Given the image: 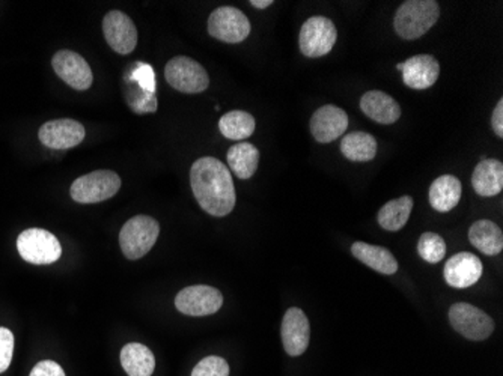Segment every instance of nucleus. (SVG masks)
Wrapping results in <instances>:
<instances>
[{
	"instance_id": "obj_13",
	"label": "nucleus",
	"mask_w": 503,
	"mask_h": 376,
	"mask_svg": "<svg viewBox=\"0 0 503 376\" xmlns=\"http://www.w3.org/2000/svg\"><path fill=\"white\" fill-rule=\"evenodd\" d=\"M87 130L74 120L49 121L38 131L40 142L50 149H69L85 140Z\"/></svg>"
},
{
	"instance_id": "obj_32",
	"label": "nucleus",
	"mask_w": 503,
	"mask_h": 376,
	"mask_svg": "<svg viewBox=\"0 0 503 376\" xmlns=\"http://www.w3.org/2000/svg\"><path fill=\"white\" fill-rule=\"evenodd\" d=\"M14 354V336L5 327H0V373L10 367Z\"/></svg>"
},
{
	"instance_id": "obj_28",
	"label": "nucleus",
	"mask_w": 503,
	"mask_h": 376,
	"mask_svg": "<svg viewBox=\"0 0 503 376\" xmlns=\"http://www.w3.org/2000/svg\"><path fill=\"white\" fill-rule=\"evenodd\" d=\"M417 252H419L424 261L430 262V264H439L446 255V244H444V239L440 235L425 232L419 238Z\"/></svg>"
},
{
	"instance_id": "obj_5",
	"label": "nucleus",
	"mask_w": 503,
	"mask_h": 376,
	"mask_svg": "<svg viewBox=\"0 0 503 376\" xmlns=\"http://www.w3.org/2000/svg\"><path fill=\"white\" fill-rule=\"evenodd\" d=\"M17 250L24 261L33 265H49L59 259L62 247L55 235L44 229H28L17 238Z\"/></svg>"
},
{
	"instance_id": "obj_6",
	"label": "nucleus",
	"mask_w": 503,
	"mask_h": 376,
	"mask_svg": "<svg viewBox=\"0 0 503 376\" xmlns=\"http://www.w3.org/2000/svg\"><path fill=\"white\" fill-rule=\"evenodd\" d=\"M166 82L183 94H201L210 85V77L199 62L187 56H177L165 68Z\"/></svg>"
},
{
	"instance_id": "obj_9",
	"label": "nucleus",
	"mask_w": 503,
	"mask_h": 376,
	"mask_svg": "<svg viewBox=\"0 0 503 376\" xmlns=\"http://www.w3.org/2000/svg\"><path fill=\"white\" fill-rule=\"evenodd\" d=\"M449 322L453 330L464 336L466 339L475 342L489 339L494 331L493 319L471 304H453V308L449 309Z\"/></svg>"
},
{
	"instance_id": "obj_12",
	"label": "nucleus",
	"mask_w": 503,
	"mask_h": 376,
	"mask_svg": "<svg viewBox=\"0 0 503 376\" xmlns=\"http://www.w3.org/2000/svg\"><path fill=\"white\" fill-rule=\"evenodd\" d=\"M51 65L58 77L76 91H87L94 82L92 69L82 56L71 50H60L53 56Z\"/></svg>"
},
{
	"instance_id": "obj_10",
	"label": "nucleus",
	"mask_w": 503,
	"mask_h": 376,
	"mask_svg": "<svg viewBox=\"0 0 503 376\" xmlns=\"http://www.w3.org/2000/svg\"><path fill=\"white\" fill-rule=\"evenodd\" d=\"M224 304V295L211 286H188L175 299V308L187 317H208L219 312Z\"/></svg>"
},
{
	"instance_id": "obj_11",
	"label": "nucleus",
	"mask_w": 503,
	"mask_h": 376,
	"mask_svg": "<svg viewBox=\"0 0 503 376\" xmlns=\"http://www.w3.org/2000/svg\"><path fill=\"white\" fill-rule=\"evenodd\" d=\"M103 32L112 50L130 55L138 46V29L133 20L121 11H110L103 20Z\"/></svg>"
},
{
	"instance_id": "obj_30",
	"label": "nucleus",
	"mask_w": 503,
	"mask_h": 376,
	"mask_svg": "<svg viewBox=\"0 0 503 376\" xmlns=\"http://www.w3.org/2000/svg\"><path fill=\"white\" fill-rule=\"evenodd\" d=\"M127 100H129L130 107H132L138 115L152 113V112H156L157 107H159L156 94L142 91L141 87H139L138 91H132V95H127Z\"/></svg>"
},
{
	"instance_id": "obj_2",
	"label": "nucleus",
	"mask_w": 503,
	"mask_h": 376,
	"mask_svg": "<svg viewBox=\"0 0 503 376\" xmlns=\"http://www.w3.org/2000/svg\"><path fill=\"white\" fill-rule=\"evenodd\" d=\"M439 4L434 0H407L395 14V32L403 40H417L439 20Z\"/></svg>"
},
{
	"instance_id": "obj_1",
	"label": "nucleus",
	"mask_w": 503,
	"mask_h": 376,
	"mask_svg": "<svg viewBox=\"0 0 503 376\" xmlns=\"http://www.w3.org/2000/svg\"><path fill=\"white\" fill-rule=\"evenodd\" d=\"M190 184L199 207L210 216L224 217L235 207L233 175L215 157L195 161L190 169Z\"/></svg>"
},
{
	"instance_id": "obj_14",
	"label": "nucleus",
	"mask_w": 503,
	"mask_h": 376,
	"mask_svg": "<svg viewBox=\"0 0 503 376\" xmlns=\"http://www.w3.org/2000/svg\"><path fill=\"white\" fill-rule=\"evenodd\" d=\"M280 335L285 351L291 357L302 355L306 351L311 339V326L302 309L291 308L287 310Z\"/></svg>"
},
{
	"instance_id": "obj_31",
	"label": "nucleus",
	"mask_w": 503,
	"mask_h": 376,
	"mask_svg": "<svg viewBox=\"0 0 503 376\" xmlns=\"http://www.w3.org/2000/svg\"><path fill=\"white\" fill-rule=\"evenodd\" d=\"M132 82H136L142 91L151 92L156 94L157 83L156 74L152 69L151 65L143 64V62H136L133 68H132Z\"/></svg>"
},
{
	"instance_id": "obj_21",
	"label": "nucleus",
	"mask_w": 503,
	"mask_h": 376,
	"mask_svg": "<svg viewBox=\"0 0 503 376\" xmlns=\"http://www.w3.org/2000/svg\"><path fill=\"white\" fill-rule=\"evenodd\" d=\"M460 199H462V183L457 176L444 175L431 184L430 203L435 211H453L460 202Z\"/></svg>"
},
{
	"instance_id": "obj_24",
	"label": "nucleus",
	"mask_w": 503,
	"mask_h": 376,
	"mask_svg": "<svg viewBox=\"0 0 503 376\" xmlns=\"http://www.w3.org/2000/svg\"><path fill=\"white\" fill-rule=\"evenodd\" d=\"M229 169L240 179H249L257 172L260 165V151L252 143L240 142L229 148Z\"/></svg>"
},
{
	"instance_id": "obj_16",
	"label": "nucleus",
	"mask_w": 503,
	"mask_h": 376,
	"mask_svg": "<svg viewBox=\"0 0 503 376\" xmlns=\"http://www.w3.org/2000/svg\"><path fill=\"white\" fill-rule=\"evenodd\" d=\"M348 129V115L343 109L327 104L311 118V133L316 142L330 143L341 138Z\"/></svg>"
},
{
	"instance_id": "obj_7",
	"label": "nucleus",
	"mask_w": 503,
	"mask_h": 376,
	"mask_svg": "<svg viewBox=\"0 0 503 376\" xmlns=\"http://www.w3.org/2000/svg\"><path fill=\"white\" fill-rule=\"evenodd\" d=\"M338 40V31L327 17L316 15L307 19L300 29L298 46L306 58H321L332 51Z\"/></svg>"
},
{
	"instance_id": "obj_3",
	"label": "nucleus",
	"mask_w": 503,
	"mask_h": 376,
	"mask_svg": "<svg viewBox=\"0 0 503 376\" xmlns=\"http://www.w3.org/2000/svg\"><path fill=\"white\" fill-rule=\"evenodd\" d=\"M160 225L150 216H136L130 219L119 234V246L123 256L130 261H138L145 256L157 243Z\"/></svg>"
},
{
	"instance_id": "obj_26",
	"label": "nucleus",
	"mask_w": 503,
	"mask_h": 376,
	"mask_svg": "<svg viewBox=\"0 0 503 376\" xmlns=\"http://www.w3.org/2000/svg\"><path fill=\"white\" fill-rule=\"evenodd\" d=\"M413 210V199L410 196L394 199L386 203L379 212V223L381 228L389 232H398L407 225Z\"/></svg>"
},
{
	"instance_id": "obj_34",
	"label": "nucleus",
	"mask_w": 503,
	"mask_h": 376,
	"mask_svg": "<svg viewBox=\"0 0 503 376\" xmlns=\"http://www.w3.org/2000/svg\"><path fill=\"white\" fill-rule=\"evenodd\" d=\"M491 127H493L494 133L498 134V138L503 136V100L500 98L498 106L494 107L493 116H491Z\"/></svg>"
},
{
	"instance_id": "obj_33",
	"label": "nucleus",
	"mask_w": 503,
	"mask_h": 376,
	"mask_svg": "<svg viewBox=\"0 0 503 376\" xmlns=\"http://www.w3.org/2000/svg\"><path fill=\"white\" fill-rule=\"evenodd\" d=\"M29 376H65V372L58 363L46 360V362L38 363Z\"/></svg>"
},
{
	"instance_id": "obj_27",
	"label": "nucleus",
	"mask_w": 503,
	"mask_h": 376,
	"mask_svg": "<svg viewBox=\"0 0 503 376\" xmlns=\"http://www.w3.org/2000/svg\"><path fill=\"white\" fill-rule=\"evenodd\" d=\"M220 133L231 140H244L255 131V118L242 111L224 113L219 121Z\"/></svg>"
},
{
	"instance_id": "obj_15",
	"label": "nucleus",
	"mask_w": 503,
	"mask_h": 376,
	"mask_svg": "<svg viewBox=\"0 0 503 376\" xmlns=\"http://www.w3.org/2000/svg\"><path fill=\"white\" fill-rule=\"evenodd\" d=\"M482 262L480 257L471 253H458L453 255L444 265V280L449 286L457 290H466L475 285L482 277Z\"/></svg>"
},
{
	"instance_id": "obj_29",
	"label": "nucleus",
	"mask_w": 503,
	"mask_h": 376,
	"mask_svg": "<svg viewBox=\"0 0 503 376\" xmlns=\"http://www.w3.org/2000/svg\"><path fill=\"white\" fill-rule=\"evenodd\" d=\"M192 376H229V364L224 358L210 355L197 363Z\"/></svg>"
},
{
	"instance_id": "obj_19",
	"label": "nucleus",
	"mask_w": 503,
	"mask_h": 376,
	"mask_svg": "<svg viewBox=\"0 0 503 376\" xmlns=\"http://www.w3.org/2000/svg\"><path fill=\"white\" fill-rule=\"evenodd\" d=\"M471 185L482 198H491L503 188V165L498 160H480L471 175Z\"/></svg>"
},
{
	"instance_id": "obj_8",
	"label": "nucleus",
	"mask_w": 503,
	"mask_h": 376,
	"mask_svg": "<svg viewBox=\"0 0 503 376\" xmlns=\"http://www.w3.org/2000/svg\"><path fill=\"white\" fill-rule=\"evenodd\" d=\"M208 33L219 41L237 44L249 37L251 22L237 8L220 6L211 13L208 19Z\"/></svg>"
},
{
	"instance_id": "obj_23",
	"label": "nucleus",
	"mask_w": 503,
	"mask_h": 376,
	"mask_svg": "<svg viewBox=\"0 0 503 376\" xmlns=\"http://www.w3.org/2000/svg\"><path fill=\"white\" fill-rule=\"evenodd\" d=\"M469 239L471 246L478 248L480 253L487 256H496L502 252L503 234L494 221H475L469 230Z\"/></svg>"
},
{
	"instance_id": "obj_18",
	"label": "nucleus",
	"mask_w": 503,
	"mask_h": 376,
	"mask_svg": "<svg viewBox=\"0 0 503 376\" xmlns=\"http://www.w3.org/2000/svg\"><path fill=\"white\" fill-rule=\"evenodd\" d=\"M361 109L368 118L379 124L390 125L401 116V107L386 92L370 91L361 100Z\"/></svg>"
},
{
	"instance_id": "obj_35",
	"label": "nucleus",
	"mask_w": 503,
	"mask_h": 376,
	"mask_svg": "<svg viewBox=\"0 0 503 376\" xmlns=\"http://www.w3.org/2000/svg\"><path fill=\"white\" fill-rule=\"evenodd\" d=\"M251 5L255 6L258 10H266L269 6L273 5V0H252Z\"/></svg>"
},
{
	"instance_id": "obj_4",
	"label": "nucleus",
	"mask_w": 503,
	"mask_h": 376,
	"mask_svg": "<svg viewBox=\"0 0 503 376\" xmlns=\"http://www.w3.org/2000/svg\"><path fill=\"white\" fill-rule=\"evenodd\" d=\"M121 188V178L112 170H96L83 175L69 188L73 201L78 203L105 202L114 198Z\"/></svg>"
},
{
	"instance_id": "obj_22",
	"label": "nucleus",
	"mask_w": 503,
	"mask_h": 376,
	"mask_svg": "<svg viewBox=\"0 0 503 376\" xmlns=\"http://www.w3.org/2000/svg\"><path fill=\"white\" fill-rule=\"evenodd\" d=\"M121 364L129 376H151L156 369V358L145 345L127 344L121 349Z\"/></svg>"
},
{
	"instance_id": "obj_20",
	"label": "nucleus",
	"mask_w": 503,
	"mask_h": 376,
	"mask_svg": "<svg viewBox=\"0 0 503 376\" xmlns=\"http://www.w3.org/2000/svg\"><path fill=\"white\" fill-rule=\"evenodd\" d=\"M352 253L361 264L381 274L392 275L398 271V261L388 248L357 241L352 246Z\"/></svg>"
},
{
	"instance_id": "obj_17",
	"label": "nucleus",
	"mask_w": 503,
	"mask_h": 376,
	"mask_svg": "<svg viewBox=\"0 0 503 376\" xmlns=\"http://www.w3.org/2000/svg\"><path fill=\"white\" fill-rule=\"evenodd\" d=\"M403 71V80L406 86L424 91L433 86L440 74L439 60L434 56L417 55L398 65Z\"/></svg>"
},
{
	"instance_id": "obj_25",
	"label": "nucleus",
	"mask_w": 503,
	"mask_h": 376,
	"mask_svg": "<svg viewBox=\"0 0 503 376\" xmlns=\"http://www.w3.org/2000/svg\"><path fill=\"white\" fill-rule=\"evenodd\" d=\"M341 152L350 161L366 163V161L374 160L377 156V140L370 134L354 131L343 139Z\"/></svg>"
}]
</instances>
